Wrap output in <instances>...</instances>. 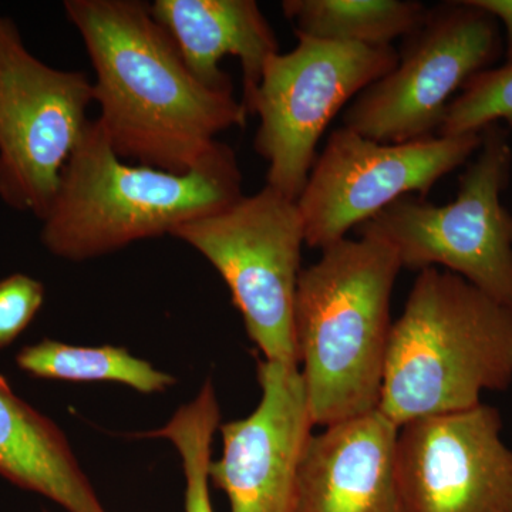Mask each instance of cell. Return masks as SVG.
I'll use <instances>...</instances> for the list:
<instances>
[{"label":"cell","instance_id":"cell-16","mask_svg":"<svg viewBox=\"0 0 512 512\" xmlns=\"http://www.w3.org/2000/svg\"><path fill=\"white\" fill-rule=\"evenodd\" d=\"M281 8L296 37L369 47L393 46L429 12L419 0H285Z\"/></svg>","mask_w":512,"mask_h":512},{"label":"cell","instance_id":"cell-21","mask_svg":"<svg viewBox=\"0 0 512 512\" xmlns=\"http://www.w3.org/2000/svg\"><path fill=\"white\" fill-rule=\"evenodd\" d=\"M504 28L505 63H512V0H474Z\"/></svg>","mask_w":512,"mask_h":512},{"label":"cell","instance_id":"cell-19","mask_svg":"<svg viewBox=\"0 0 512 512\" xmlns=\"http://www.w3.org/2000/svg\"><path fill=\"white\" fill-rule=\"evenodd\" d=\"M501 123L512 127V63L474 76L447 107L439 136L481 133Z\"/></svg>","mask_w":512,"mask_h":512},{"label":"cell","instance_id":"cell-18","mask_svg":"<svg viewBox=\"0 0 512 512\" xmlns=\"http://www.w3.org/2000/svg\"><path fill=\"white\" fill-rule=\"evenodd\" d=\"M220 419L217 392L211 380H207L197 397L181 406L164 427L140 434L151 439L168 440L178 451L185 477V512H214L208 467Z\"/></svg>","mask_w":512,"mask_h":512},{"label":"cell","instance_id":"cell-10","mask_svg":"<svg viewBox=\"0 0 512 512\" xmlns=\"http://www.w3.org/2000/svg\"><path fill=\"white\" fill-rule=\"evenodd\" d=\"M481 141L483 131L380 143L349 128H336L296 201L306 245L322 251L400 198H426L441 178L471 160Z\"/></svg>","mask_w":512,"mask_h":512},{"label":"cell","instance_id":"cell-6","mask_svg":"<svg viewBox=\"0 0 512 512\" xmlns=\"http://www.w3.org/2000/svg\"><path fill=\"white\" fill-rule=\"evenodd\" d=\"M171 237L221 275L264 359L299 366L293 308L306 242L296 201L266 185L217 214L185 222Z\"/></svg>","mask_w":512,"mask_h":512},{"label":"cell","instance_id":"cell-11","mask_svg":"<svg viewBox=\"0 0 512 512\" xmlns=\"http://www.w3.org/2000/svg\"><path fill=\"white\" fill-rule=\"evenodd\" d=\"M480 403L399 427L396 473L410 512H512V448Z\"/></svg>","mask_w":512,"mask_h":512},{"label":"cell","instance_id":"cell-2","mask_svg":"<svg viewBox=\"0 0 512 512\" xmlns=\"http://www.w3.org/2000/svg\"><path fill=\"white\" fill-rule=\"evenodd\" d=\"M234 148L218 143L185 174L127 164L96 120L64 167L42 220L43 247L66 261L83 262L217 214L244 197Z\"/></svg>","mask_w":512,"mask_h":512},{"label":"cell","instance_id":"cell-20","mask_svg":"<svg viewBox=\"0 0 512 512\" xmlns=\"http://www.w3.org/2000/svg\"><path fill=\"white\" fill-rule=\"evenodd\" d=\"M45 285L25 274L0 279V349L28 329L45 302Z\"/></svg>","mask_w":512,"mask_h":512},{"label":"cell","instance_id":"cell-15","mask_svg":"<svg viewBox=\"0 0 512 512\" xmlns=\"http://www.w3.org/2000/svg\"><path fill=\"white\" fill-rule=\"evenodd\" d=\"M0 477L69 512H107L55 421L0 376Z\"/></svg>","mask_w":512,"mask_h":512},{"label":"cell","instance_id":"cell-14","mask_svg":"<svg viewBox=\"0 0 512 512\" xmlns=\"http://www.w3.org/2000/svg\"><path fill=\"white\" fill-rule=\"evenodd\" d=\"M150 9L204 86L234 92L220 63L224 57H237L244 107L258 89L266 63L281 52L275 30L255 0H156Z\"/></svg>","mask_w":512,"mask_h":512},{"label":"cell","instance_id":"cell-1","mask_svg":"<svg viewBox=\"0 0 512 512\" xmlns=\"http://www.w3.org/2000/svg\"><path fill=\"white\" fill-rule=\"evenodd\" d=\"M94 70L96 121L123 160L185 174L205 160L218 136L244 127L234 92L204 86L141 0H67Z\"/></svg>","mask_w":512,"mask_h":512},{"label":"cell","instance_id":"cell-7","mask_svg":"<svg viewBox=\"0 0 512 512\" xmlns=\"http://www.w3.org/2000/svg\"><path fill=\"white\" fill-rule=\"evenodd\" d=\"M402 40L392 72L343 111V127L380 143L439 136L451 101L504 55L500 23L474 0L429 6L419 28Z\"/></svg>","mask_w":512,"mask_h":512},{"label":"cell","instance_id":"cell-12","mask_svg":"<svg viewBox=\"0 0 512 512\" xmlns=\"http://www.w3.org/2000/svg\"><path fill=\"white\" fill-rule=\"evenodd\" d=\"M261 400L245 419L220 426L222 454L210 483L227 494L231 512H295L299 468L313 436L299 366L259 360Z\"/></svg>","mask_w":512,"mask_h":512},{"label":"cell","instance_id":"cell-13","mask_svg":"<svg viewBox=\"0 0 512 512\" xmlns=\"http://www.w3.org/2000/svg\"><path fill=\"white\" fill-rule=\"evenodd\" d=\"M399 427L380 410L313 434L295 512H410L396 473Z\"/></svg>","mask_w":512,"mask_h":512},{"label":"cell","instance_id":"cell-5","mask_svg":"<svg viewBox=\"0 0 512 512\" xmlns=\"http://www.w3.org/2000/svg\"><path fill=\"white\" fill-rule=\"evenodd\" d=\"M511 171L507 131L491 124L453 201L436 205L406 195L356 232L389 245L403 269H444L512 309V215L503 204Z\"/></svg>","mask_w":512,"mask_h":512},{"label":"cell","instance_id":"cell-4","mask_svg":"<svg viewBox=\"0 0 512 512\" xmlns=\"http://www.w3.org/2000/svg\"><path fill=\"white\" fill-rule=\"evenodd\" d=\"M512 386V309L440 268L419 272L387 346L379 410L402 427Z\"/></svg>","mask_w":512,"mask_h":512},{"label":"cell","instance_id":"cell-8","mask_svg":"<svg viewBox=\"0 0 512 512\" xmlns=\"http://www.w3.org/2000/svg\"><path fill=\"white\" fill-rule=\"evenodd\" d=\"M396 47H369L298 37L272 56L245 110L259 117L254 147L268 163L266 185L301 197L330 121L370 84L392 72Z\"/></svg>","mask_w":512,"mask_h":512},{"label":"cell","instance_id":"cell-17","mask_svg":"<svg viewBox=\"0 0 512 512\" xmlns=\"http://www.w3.org/2000/svg\"><path fill=\"white\" fill-rule=\"evenodd\" d=\"M20 370L37 379L119 383L143 394L163 393L177 380L117 346H74L43 339L16 355Z\"/></svg>","mask_w":512,"mask_h":512},{"label":"cell","instance_id":"cell-3","mask_svg":"<svg viewBox=\"0 0 512 512\" xmlns=\"http://www.w3.org/2000/svg\"><path fill=\"white\" fill-rule=\"evenodd\" d=\"M403 266L376 238H345L302 268L293 325L315 426L379 410L392 332L390 305Z\"/></svg>","mask_w":512,"mask_h":512},{"label":"cell","instance_id":"cell-9","mask_svg":"<svg viewBox=\"0 0 512 512\" xmlns=\"http://www.w3.org/2000/svg\"><path fill=\"white\" fill-rule=\"evenodd\" d=\"M93 82L29 52L18 26L0 16V200L45 218L64 167L86 134Z\"/></svg>","mask_w":512,"mask_h":512}]
</instances>
